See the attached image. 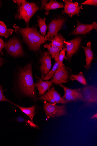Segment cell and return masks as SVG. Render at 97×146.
<instances>
[{
  "mask_svg": "<svg viewBox=\"0 0 97 146\" xmlns=\"http://www.w3.org/2000/svg\"><path fill=\"white\" fill-rule=\"evenodd\" d=\"M13 26L15 32L22 37L24 42L32 51L38 50L41 45L46 42L45 37L41 35L35 27L23 28L15 25Z\"/></svg>",
  "mask_w": 97,
  "mask_h": 146,
  "instance_id": "cell-1",
  "label": "cell"
},
{
  "mask_svg": "<svg viewBox=\"0 0 97 146\" xmlns=\"http://www.w3.org/2000/svg\"><path fill=\"white\" fill-rule=\"evenodd\" d=\"M18 80L20 90L26 97L37 100L32 72V64H27L19 71Z\"/></svg>",
  "mask_w": 97,
  "mask_h": 146,
  "instance_id": "cell-2",
  "label": "cell"
},
{
  "mask_svg": "<svg viewBox=\"0 0 97 146\" xmlns=\"http://www.w3.org/2000/svg\"><path fill=\"white\" fill-rule=\"evenodd\" d=\"M17 5L16 12L15 14L16 19L24 20L26 27H29L32 18L39 9L40 8L35 3H29L26 0H13Z\"/></svg>",
  "mask_w": 97,
  "mask_h": 146,
  "instance_id": "cell-3",
  "label": "cell"
},
{
  "mask_svg": "<svg viewBox=\"0 0 97 146\" xmlns=\"http://www.w3.org/2000/svg\"><path fill=\"white\" fill-rule=\"evenodd\" d=\"M5 48L8 54L13 57H20L23 55L24 51L22 45L16 38L11 39L5 42Z\"/></svg>",
  "mask_w": 97,
  "mask_h": 146,
  "instance_id": "cell-4",
  "label": "cell"
},
{
  "mask_svg": "<svg viewBox=\"0 0 97 146\" xmlns=\"http://www.w3.org/2000/svg\"><path fill=\"white\" fill-rule=\"evenodd\" d=\"M65 19L61 17L53 20L48 25V32L45 37V41H51L54 37L62 27L65 22Z\"/></svg>",
  "mask_w": 97,
  "mask_h": 146,
  "instance_id": "cell-5",
  "label": "cell"
},
{
  "mask_svg": "<svg viewBox=\"0 0 97 146\" xmlns=\"http://www.w3.org/2000/svg\"><path fill=\"white\" fill-rule=\"evenodd\" d=\"M37 100L48 101L50 103L54 104H65L69 102L62 98L54 88L49 90L45 95L38 98Z\"/></svg>",
  "mask_w": 97,
  "mask_h": 146,
  "instance_id": "cell-6",
  "label": "cell"
},
{
  "mask_svg": "<svg viewBox=\"0 0 97 146\" xmlns=\"http://www.w3.org/2000/svg\"><path fill=\"white\" fill-rule=\"evenodd\" d=\"M82 94L85 101L84 107H87L96 103L97 101V89L93 85L85 86L82 89Z\"/></svg>",
  "mask_w": 97,
  "mask_h": 146,
  "instance_id": "cell-7",
  "label": "cell"
},
{
  "mask_svg": "<svg viewBox=\"0 0 97 146\" xmlns=\"http://www.w3.org/2000/svg\"><path fill=\"white\" fill-rule=\"evenodd\" d=\"M70 68L66 67L64 64L61 67L59 66L52 79L53 83L59 85L67 83L70 77Z\"/></svg>",
  "mask_w": 97,
  "mask_h": 146,
  "instance_id": "cell-8",
  "label": "cell"
},
{
  "mask_svg": "<svg viewBox=\"0 0 97 146\" xmlns=\"http://www.w3.org/2000/svg\"><path fill=\"white\" fill-rule=\"evenodd\" d=\"M44 109L46 116L49 117L61 116L67 114L66 106L64 105L59 106L46 102L44 105Z\"/></svg>",
  "mask_w": 97,
  "mask_h": 146,
  "instance_id": "cell-9",
  "label": "cell"
},
{
  "mask_svg": "<svg viewBox=\"0 0 97 146\" xmlns=\"http://www.w3.org/2000/svg\"><path fill=\"white\" fill-rule=\"evenodd\" d=\"M59 85L64 89L65 94L63 98L69 102L79 100L84 102L85 100L82 95V89H71L63 86L62 84Z\"/></svg>",
  "mask_w": 97,
  "mask_h": 146,
  "instance_id": "cell-10",
  "label": "cell"
},
{
  "mask_svg": "<svg viewBox=\"0 0 97 146\" xmlns=\"http://www.w3.org/2000/svg\"><path fill=\"white\" fill-rule=\"evenodd\" d=\"M40 62L41 65L39 69L41 73V78H44L50 71L52 66L51 57L49 52H40Z\"/></svg>",
  "mask_w": 97,
  "mask_h": 146,
  "instance_id": "cell-11",
  "label": "cell"
},
{
  "mask_svg": "<svg viewBox=\"0 0 97 146\" xmlns=\"http://www.w3.org/2000/svg\"><path fill=\"white\" fill-rule=\"evenodd\" d=\"M81 42V38L78 37L70 41H64L67 52L66 57L71 61L73 56L79 49Z\"/></svg>",
  "mask_w": 97,
  "mask_h": 146,
  "instance_id": "cell-12",
  "label": "cell"
},
{
  "mask_svg": "<svg viewBox=\"0 0 97 146\" xmlns=\"http://www.w3.org/2000/svg\"><path fill=\"white\" fill-rule=\"evenodd\" d=\"M64 9L62 11L63 14H67L71 17L75 15H79L81 10L82 9L81 5L80 6L77 2H73L72 0H63Z\"/></svg>",
  "mask_w": 97,
  "mask_h": 146,
  "instance_id": "cell-13",
  "label": "cell"
},
{
  "mask_svg": "<svg viewBox=\"0 0 97 146\" xmlns=\"http://www.w3.org/2000/svg\"><path fill=\"white\" fill-rule=\"evenodd\" d=\"M77 25L76 28L71 32L70 35H86L90 33L91 31L93 29L94 22L90 24H86L81 23L78 21H77Z\"/></svg>",
  "mask_w": 97,
  "mask_h": 146,
  "instance_id": "cell-14",
  "label": "cell"
},
{
  "mask_svg": "<svg viewBox=\"0 0 97 146\" xmlns=\"http://www.w3.org/2000/svg\"><path fill=\"white\" fill-rule=\"evenodd\" d=\"M92 44L90 42H88L86 46H82V48L85 52L86 57V65L84 67L86 70L87 71L91 68L92 60H93V54L92 50Z\"/></svg>",
  "mask_w": 97,
  "mask_h": 146,
  "instance_id": "cell-15",
  "label": "cell"
},
{
  "mask_svg": "<svg viewBox=\"0 0 97 146\" xmlns=\"http://www.w3.org/2000/svg\"><path fill=\"white\" fill-rule=\"evenodd\" d=\"M52 81H44L41 78H39L38 81L35 84V88H37L39 91V95L43 96L44 95L46 91L49 89L53 84Z\"/></svg>",
  "mask_w": 97,
  "mask_h": 146,
  "instance_id": "cell-16",
  "label": "cell"
},
{
  "mask_svg": "<svg viewBox=\"0 0 97 146\" xmlns=\"http://www.w3.org/2000/svg\"><path fill=\"white\" fill-rule=\"evenodd\" d=\"M44 47L48 50L51 58H53L56 62H59V55L61 51L60 49L56 46H51L49 44H45Z\"/></svg>",
  "mask_w": 97,
  "mask_h": 146,
  "instance_id": "cell-17",
  "label": "cell"
},
{
  "mask_svg": "<svg viewBox=\"0 0 97 146\" xmlns=\"http://www.w3.org/2000/svg\"><path fill=\"white\" fill-rule=\"evenodd\" d=\"M65 41L64 37L60 34L58 33L55 36L49 44L51 46L59 47L62 50L64 47V41Z\"/></svg>",
  "mask_w": 97,
  "mask_h": 146,
  "instance_id": "cell-18",
  "label": "cell"
},
{
  "mask_svg": "<svg viewBox=\"0 0 97 146\" xmlns=\"http://www.w3.org/2000/svg\"><path fill=\"white\" fill-rule=\"evenodd\" d=\"M64 7V4L63 3L57 2L54 0H51L50 2L46 5L44 9L46 11V15H48L49 14V11L50 10L61 8Z\"/></svg>",
  "mask_w": 97,
  "mask_h": 146,
  "instance_id": "cell-19",
  "label": "cell"
},
{
  "mask_svg": "<svg viewBox=\"0 0 97 146\" xmlns=\"http://www.w3.org/2000/svg\"><path fill=\"white\" fill-rule=\"evenodd\" d=\"M12 104L16 106L22 112L29 116L32 121L33 122V118L36 114L35 112L36 108L35 106H32V107L30 108H25L21 107V106L13 103Z\"/></svg>",
  "mask_w": 97,
  "mask_h": 146,
  "instance_id": "cell-20",
  "label": "cell"
},
{
  "mask_svg": "<svg viewBox=\"0 0 97 146\" xmlns=\"http://www.w3.org/2000/svg\"><path fill=\"white\" fill-rule=\"evenodd\" d=\"M37 18L38 26L39 28L40 34L41 35L45 37L46 35L47 29V26L46 23V18L44 19L41 18L39 16L37 17Z\"/></svg>",
  "mask_w": 97,
  "mask_h": 146,
  "instance_id": "cell-21",
  "label": "cell"
},
{
  "mask_svg": "<svg viewBox=\"0 0 97 146\" xmlns=\"http://www.w3.org/2000/svg\"><path fill=\"white\" fill-rule=\"evenodd\" d=\"M14 31L13 30L8 29L5 23L0 21V36L7 38Z\"/></svg>",
  "mask_w": 97,
  "mask_h": 146,
  "instance_id": "cell-22",
  "label": "cell"
},
{
  "mask_svg": "<svg viewBox=\"0 0 97 146\" xmlns=\"http://www.w3.org/2000/svg\"><path fill=\"white\" fill-rule=\"evenodd\" d=\"M70 78L72 81L76 80L83 85H87L86 80L82 72H80L78 74H71Z\"/></svg>",
  "mask_w": 97,
  "mask_h": 146,
  "instance_id": "cell-23",
  "label": "cell"
},
{
  "mask_svg": "<svg viewBox=\"0 0 97 146\" xmlns=\"http://www.w3.org/2000/svg\"><path fill=\"white\" fill-rule=\"evenodd\" d=\"M59 65V62H56L51 70L44 78H41L42 80L48 81L53 78L55 73L57 70Z\"/></svg>",
  "mask_w": 97,
  "mask_h": 146,
  "instance_id": "cell-24",
  "label": "cell"
},
{
  "mask_svg": "<svg viewBox=\"0 0 97 146\" xmlns=\"http://www.w3.org/2000/svg\"><path fill=\"white\" fill-rule=\"evenodd\" d=\"M66 51V49L65 48H64L60 52L59 57V66L61 67L63 66V61L64 59L65 58L67 60H69L65 56V53Z\"/></svg>",
  "mask_w": 97,
  "mask_h": 146,
  "instance_id": "cell-25",
  "label": "cell"
},
{
  "mask_svg": "<svg viewBox=\"0 0 97 146\" xmlns=\"http://www.w3.org/2000/svg\"><path fill=\"white\" fill-rule=\"evenodd\" d=\"M3 87L2 86L0 85V102H8L12 104L13 103L8 100L4 96L3 94L4 91L7 90H3Z\"/></svg>",
  "mask_w": 97,
  "mask_h": 146,
  "instance_id": "cell-26",
  "label": "cell"
},
{
  "mask_svg": "<svg viewBox=\"0 0 97 146\" xmlns=\"http://www.w3.org/2000/svg\"><path fill=\"white\" fill-rule=\"evenodd\" d=\"M80 5H88L93 6L97 7V0H87L84 3L80 4Z\"/></svg>",
  "mask_w": 97,
  "mask_h": 146,
  "instance_id": "cell-27",
  "label": "cell"
},
{
  "mask_svg": "<svg viewBox=\"0 0 97 146\" xmlns=\"http://www.w3.org/2000/svg\"><path fill=\"white\" fill-rule=\"evenodd\" d=\"M5 47V43L3 39L0 38V56L3 55V53L2 50Z\"/></svg>",
  "mask_w": 97,
  "mask_h": 146,
  "instance_id": "cell-28",
  "label": "cell"
},
{
  "mask_svg": "<svg viewBox=\"0 0 97 146\" xmlns=\"http://www.w3.org/2000/svg\"><path fill=\"white\" fill-rule=\"evenodd\" d=\"M49 1L48 0H42L41 1V5L40 8L41 10H42L45 7L46 5L48 4V3Z\"/></svg>",
  "mask_w": 97,
  "mask_h": 146,
  "instance_id": "cell-29",
  "label": "cell"
},
{
  "mask_svg": "<svg viewBox=\"0 0 97 146\" xmlns=\"http://www.w3.org/2000/svg\"><path fill=\"white\" fill-rule=\"evenodd\" d=\"M4 60L2 58L0 57V68L5 63Z\"/></svg>",
  "mask_w": 97,
  "mask_h": 146,
  "instance_id": "cell-30",
  "label": "cell"
},
{
  "mask_svg": "<svg viewBox=\"0 0 97 146\" xmlns=\"http://www.w3.org/2000/svg\"><path fill=\"white\" fill-rule=\"evenodd\" d=\"M28 123H29L31 127H38L36 125H35L33 123V122H31L30 121H28Z\"/></svg>",
  "mask_w": 97,
  "mask_h": 146,
  "instance_id": "cell-31",
  "label": "cell"
},
{
  "mask_svg": "<svg viewBox=\"0 0 97 146\" xmlns=\"http://www.w3.org/2000/svg\"><path fill=\"white\" fill-rule=\"evenodd\" d=\"M17 120L19 122H23L24 121V119L22 117H19L17 118Z\"/></svg>",
  "mask_w": 97,
  "mask_h": 146,
  "instance_id": "cell-32",
  "label": "cell"
},
{
  "mask_svg": "<svg viewBox=\"0 0 97 146\" xmlns=\"http://www.w3.org/2000/svg\"><path fill=\"white\" fill-rule=\"evenodd\" d=\"M93 29L97 30V23L96 22H94V24L93 26Z\"/></svg>",
  "mask_w": 97,
  "mask_h": 146,
  "instance_id": "cell-33",
  "label": "cell"
},
{
  "mask_svg": "<svg viewBox=\"0 0 97 146\" xmlns=\"http://www.w3.org/2000/svg\"><path fill=\"white\" fill-rule=\"evenodd\" d=\"M97 117V113H96V114H95L92 117V118H96Z\"/></svg>",
  "mask_w": 97,
  "mask_h": 146,
  "instance_id": "cell-34",
  "label": "cell"
},
{
  "mask_svg": "<svg viewBox=\"0 0 97 146\" xmlns=\"http://www.w3.org/2000/svg\"><path fill=\"white\" fill-rule=\"evenodd\" d=\"M1 1H0V5H1Z\"/></svg>",
  "mask_w": 97,
  "mask_h": 146,
  "instance_id": "cell-35",
  "label": "cell"
}]
</instances>
